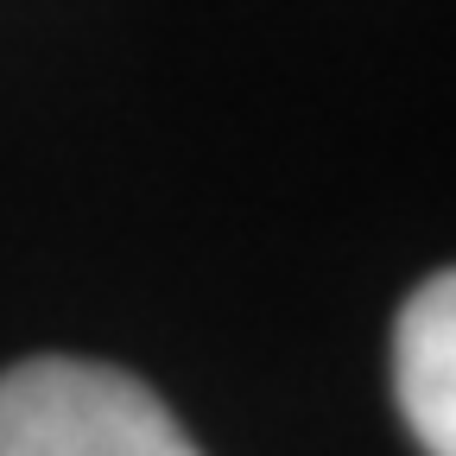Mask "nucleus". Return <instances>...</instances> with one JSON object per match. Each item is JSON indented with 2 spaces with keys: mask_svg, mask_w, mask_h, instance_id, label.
<instances>
[{
  "mask_svg": "<svg viewBox=\"0 0 456 456\" xmlns=\"http://www.w3.org/2000/svg\"><path fill=\"white\" fill-rule=\"evenodd\" d=\"M0 456H203L127 368L32 355L0 374Z\"/></svg>",
  "mask_w": 456,
  "mask_h": 456,
  "instance_id": "1",
  "label": "nucleus"
},
{
  "mask_svg": "<svg viewBox=\"0 0 456 456\" xmlns=\"http://www.w3.org/2000/svg\"><path fill=\"white\" fill-rule=\"evenodd\" d=\"M393 393L425 456H456V279L431 273L393 323Z\"/></svg>",
  "mask_w": 456,
  "mask_h": 456,
  "instance_id": "2",
  "label": "nucleus"
}]
</instances>
